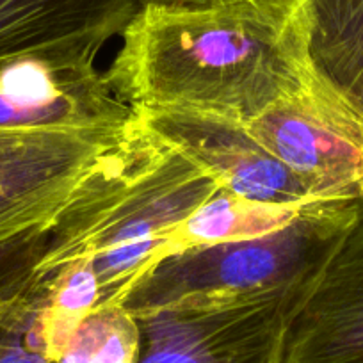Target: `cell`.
Here are the masks:
<instances>
[{
    "instance_id": "obj_1",
    "label": "cell",
    "mask_w": 363,
    "mask_h": 363,
    "mask_svg": "<svg viewBox=\"0 0 363 363\" xmlns=\"http://www.w3.org/2000/svg\"><path fill=\"white\" fill-rule=\"evenodd\" d=\"M107 69L132 111H187L251 123L308 89L294 16L281 23L225 9L138 8Z\"/></svg>"
},
{
    "instance_id": "obj_2",
    "label": "cell",
    "mask_w": 363,
    "mask_h": 363,
    "mask_svg": "<svg viewBox=\"0 0 363 363\" xmlns=\"http://www.w3.org/2000/svg\"><path fill=\"white\" fill-rule=\"evenodd\" d=\"M221 187L214 173L134 114L52 219L38 280L87 262L99 281V308L118 306L159 262L180 251L187 221Z\"/></svg>"
},
{
    "instance_id": "obj_3",
    "label": "cell",
    "mask_w": 363,
    "mask_h": 363,
    "mask_svg": "<svg viewBox=\"0 0 363 363\" xmlns=\"http://www.w3.org/2000/svg\"><path fill=\"white\" fill-rule=\"evenodd\" d=\"M362 201H317L291 225L267 235L178 251L143 277L118 306L139 319L306 285L352 225Z\"/></svg>"
},
{
    "instance_id": "obj_4",
    "label": "cell",
    "mask_w": 363,
    "mask_h": 363,
    "mask_svg": "<svg viewBox=\"0 0 363 363\" xmlns=\"http://www.w3.org/2000/svg\"><path fill=\"white\" fill-rule=\"evenodd\" d=\"M102 43H79L0 61V130L121 128L134 111L95 68Z\"/></svg>"
},
{
    "instance_id": "obj_5",
    "label": "cell",
    "mask_w": 363,
    "mask_h": 363,
    "mask_svg": "<svg viewBox=\"0 0 363 363\" xmlns=\"http://www.w3.org/2000/svg\"><path fill=\"white\" fill-rule=\"evenodd\" d=\"M305 287L139 317V363H281L291 312Z\"/></svg>"
},
{
    "instance_id": "obj_6",
    "label": "cell",
    "mask_w": 363,
    "mask_h": 363,
    "mask_svg": "<svg viewBox=\"0 0 363 363\" xmlns=\"http://www.w3.org/2000/svg\"><path fill=\"white\" fill-rule=\"evenodd\" d=\"M127 127L0 130V239L50 223Z\"/></svg>"
},
{
    "instance_id": "obj_7",
    "label": "cell",
    "mask_w": 363,
    "mask_h": 363,
    "mask_svg": "<svg viewBox=\"0 0 363 363\" xmlns=\"http://www.w3.org/2000/svg\"><path fill=\"white\" fill-rule=\"evenodd\" d=\"M247 128L320 200H363V123L315 79Z\"/></svg>"
},
{
    "instance_id": "obj_8",
    "label": "cell",
    "mask_w": 363,
    "mask_h": 363,
    "mask_svg": "<svg viewBox=\"0 0 363 363\" xmlns=\"http://www.w3.org/2000/svg\"><path fill=\"white\" fill-rule=\"evenodd\" d=\"M160 139L214 173L228 191L269 205H303L320 200L303 178L272 155L239 121L187 111H134Z\"/></svg>"
},
{
    "instance_id": "obj_9",
    "label": "cell",
    "mask_w": 363,
    "mask_h": 363,
    "mask_svg": "<svg viewBox=\"0 0 363 363\" xmlns=\"http://www.w3.org/2000/svg\"><path fill=\"white\" fill-rule=\"evenodd\" d=\"M281 363H363V201L291 312Z\"/></svg>"
},
{
    "instance_id": "obj_10",
    "label": "cell",
    "mask_w": 363,
    "mask_h": 363,
    "mask_svg": "<svg viewBox=\"0 0 363 363\" xmlns=\"http://www.w3.org/2000/svg\"><path fill=\"white\" fill-rule=\"evenodd\" d=\"M138 0H0V61L121 34Z\"/></svg>"
},
{
    "instance_id": "obj_11",
    "label": "cell",
    "mask_w": 363,
    "mask_h": 363,
    "mask_svg": "<svg viewBox=\"0 0 363 363\" xmlns=\"http://www.w3.org/2000/svg\"><path fill=\"white\" fill-rule=\"evenodd\" d=\"M294 26L313 79L363 123V0H305Z\"/></svg>"
},
{
    "instance_id": "obj_12",
    "label": "cell",
    "mask_w": 363,
    "mask_h": 363,
    "mask_svg": "<svg viewBox=\"0 0 363 363\" xmlns=\"http://www.w3.org/2000/svg\"><path fill=\"white\" fill-rule=\"evenodd\" d=\"M310 205L258 203L221 187L187 221L182 233L180 251L267 235L296 221Z\"/></svg>"
},
{
    "instance_id": "obj_13",
    "label": "cell",
    "mask_w": 363,
    "mask_h": 363,
    "mask_svg": "<svg viewBox=\"0 0 363 363\" xmlns=\"http://www.w3.org/2000/svg\"><path fill=\"white\" fill-rule=\"evenodd\" d=\"M141 330L121 306L87 313L55 363H139Z\"/></svg>"
},
{
    "instance_id": "obj_14",
    "label": "cell",
    "mask_w": 363,
    "mask_h": 363,
    "mask_svg": "<svg viewBox=\"0 0 363 363\" xmlns=\"http://www.w3.org/2000/svg\"><path fill=\"white\" fill-rule=\"evenodd\" d=\"M50 223L0 239V331L40 285L38 264L47 247Z\"/></svg>"
},
{
    "instance_id": "obj_15",
    "label": "cell",
    "mask_w": 363,
    "mask_h": 363,
    "mask_svg": "<svg viewBox=\"0 0 363 363\" xmlns=\"http://www.w3.org/2000/svg\"><path fill=\"white\" fill-rule=\"evenodd\" d=\"M47 292L41 285L0 331V363H52L45 340Z\"/></svg>"
},
{
    "instance_id": "obj_16",
    "label": "cell",
    "mask_w": 363,
    "mask_h": 363,
    "mask_svg": "<svg viewBox=\"0 0 363 363\" xmlns=\"http://www.w3.org/2000/svg\"><path fill=\"white\" fill-rule=\"evenodd\" d=\"M303 2L305 0H138V8L157 6L174 9H225L287 23Z\"/></svg>"
}]
</instances>
